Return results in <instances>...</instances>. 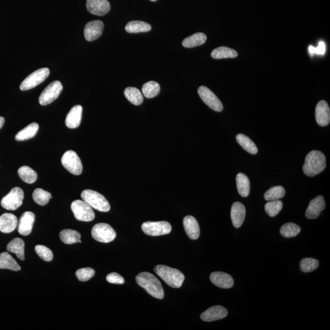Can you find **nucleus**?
Returning a JSON list of instances; mask_svg holds the SVG:
<instances>
[{"label": "nucleus", "mask_w": 330, "mask_h": 330, "mask_svg": "<svg viewBox=\"0 0 330 330\" xmlns=\"http://www.w3.org/2000/svg\"><path fill=\"white\" fill-rule=\"evenodd\" d=\"M137 283L147 292L150 295L157 299L164 297V291L160 281L151 273L142 272L139 273L136 277Z\"/></svg>", "instance_id": "f257e3e1"}, {"label": "nucleus", "mask_w": 330, "mask_h": 330, "mask_svg": "<svg viewBox=\"0 0 330 330\" xmlns=\"http://www.w3.org/2000/svg\"><path fill=\"white\" fill-rule=\"evenodd\" d=\"M326 168V156L319 150H312L306 155L303 166V173L309 177H314Z\"/></svg>", "instance_id": "f03ea898"}, {"label": "nucleus", "mask_w": 330, "mask_h": 330, "mask_svg": "<svg viewBox=\"0 0 330 330\" xmlns=\"http://www.w3.org/2000/svg\"><path fill=\"white\" fill-rule=\"evenodd\" d=\"M154 271L168 286L173 288H180L185 280V276L181 271L168 266L158 265Z\"/></svg>", "instance_id": "7ed1b4c3"}, {"label": "nucleus", "mask_w": 330, "mask_h": 330, "mask_svg": "<svg viewBox=\"0 0 330 330\" xmlns=\"http://www.w3.org/2000/svg\"><path fill=\"white\" fill-rule=\"evenodd\" d=\"M81 198L92 208L100 212H107L110 210L109 201L101 193L96 191L85 190L81 194Z\"/></svg>", "instance_id": "20e7f679"}, {"label": "nucleus", "mask_w": 330, "mask_h": 330, "mask_svg": "<svg viewBox=\"0 0 330 330\" xmlns=\"http://www.w3.org/2000/svg\"><path fill=\"white\" fill-rule=\"evenodd\" d=\"M61 163L69 172L73 175H80L83 172V165L77 153L73 150H68L61 158Z\"/></svg>", "instance_id": "39448f33"}, {"label": "nucleus", "mask_w": 330, "mask_h": 330, "mask_svg": "<svg viewBox=\"0 0 330 330\" xmlns=\"http://www.w3.org/2000/svg\"><path fill=\"white\" fill-rule=\"evenodd\" d=\"M71 209L75 218L81 221H91L95 218L92 207L85 201L75 200L71 204Z\"/></svg>", "instance_id": "423d86ee"}, {"label": "nucleus", "mask_w": 330, "mask_h": 330, "mask_svg": "<svg viewBox=\"0 0 330 330\" xmlns=\"http://www.w3.org/2000/svg\"><path fill=\"white\" fill-rule=\"evenodd\" d=\"M92 237L94 240L101 243H110L115 239L116 233L113 228L107 223L94 225L91 231Z\"/></svg>", "instance_id": "0eeeda50"}, {"label": "nucleus", "mask_w": 330, "mask_h": 330, "mask_svg": "<svg viewBox=\"0 0 330 330\" xmlns=\"http://www.w3.org/2000/svg\"><path fill=\"white\" fill-rule=\"evenodd\" d=\"M50 70L48 68L38 69L28 75L20 86V90L27 91L33 89L43 82L49 75Z\"/></svg>", "instance_id": "6e6552de"}, {"label": "nucleus", "mask_w": 330, "mask_h": 330, "mask_svg": "<svg viewBox=\"0 0 330 330\" xmlns=\"http://www.w3.org/2000/svg\"><path fill=\"white\" fill-rule=\"evenodd\" d=\"M24 198V191L19 187H15L1 199V205L5 209L15 211L22 205Z\"/></svg>", "instance_id": "1a4fd4ad"}, {"label": "nucleus", "mask_w": 330, "mask_h": 330, "mask_svg": "<svg viewBox=\"0 0 330 330\" xmlns=\"http://www.w3.org/2000/svg\"><path fill=\"white\" fill-rule=\"evenodd\" d=\"M142 229L147 235L150 236H160L170 234L172 227L167 221H147L143 223Z\"/></svg>", "instance_id": "9d476101"}, {"label": "nucleus", "mask_w": 330, "mask_h": 330, "mask_svg": "<svg viewBox=\"0 0 330 330\" xmlns=\"http://www.w3.org/2000/svg\"><path fill=\"white\" fill-rule=\"evenodd\" d=\"M63 88L62 84L60 81H54L51 83L40 94L39 98V104L45 106L52 103L60 95Z\"/></svg>", "instance_id": "9b49d317"}, {"label": "nucleus", "mask_w": 330, "mask_h": 330, "mask_svg": "<svg viewBox=\"0 0 330 330\" xmlns=\"http://www.w3.org/2000/svg\"><path fill=\"white\" fill-rule=\"evenodd\" d=\"M199 97L202 101L205 103L207 106L214 111L217 112L221 111L223 110V106L213 92L210 90L206 86H201L199 87L198 90Z\"/></svg>", "instance_id": "f8f14e48"}, {"label": "nucleus", "mask_w": 330, "mask_h": 330, "mask_svg": "<svg viewBox=\"0 0 330 330\" xmlns=\"http://www.w3.org/2000/svg\"><path fill=\"white\" fill-rule=\"evenodd\" d=\"M104 28V25L101 20H94V21L89 22L84 27V37L89 42L93 41L101 37L103 33Z\"/></svg>", "instance_id": "ddd939ff"}, {"label": "nucleus", "mask_w": 330, "mask_h": 330, "mask_svg": "<svg viewBox=\"0 0 330 330\" xmlns=\"http://www.w3.org/2000/svg\"><path fill=\"white\" fill-rule=\"evenodd\" d=\"M315 116L317 124L320 126L326 127L330 121V110L327 102L321 101L317 104Z\"/></svg>", "instance_id": "4468645a"}, {"label": "nucleus", "mask_w": 330, "mask_h": 330, "mask_svg": "<svg viewBox=\"0 0 330 330\" xmlns=\"http://www.w3.org/2000/svg\"><path fill=\"white\" fill-rule=\"evenodd\" d=\"M86 7L91 14L102 16L110 11V4L107 0H86Z\"/></svg>", "instance_id": "2eb2a0df"}, {"label": "nucleus", "mask_w": 330, "mask_h": 330, "mask_svg": "<svg viewBox=\"0 0 330 330\" xmlns=\"http://www.w3.org/2000/svg\"><path fill=\"white\" fill-rule=\"evenodd\" d=\"M326 204L324 197L318 196L310 202L306 211V217L308 219L318 218L320 214L326 208Z\"/></svg>", "instance_id": "dca6fc26"}, {"label": "nucleus", "mask_w": 330, "mask_h": 330, "mask_svg": "<svg viewBox=\"0 0 330 330\" xmlns=\"http://www.w3.org/2000/svg\"><path fill=\"white\" fill-rule=\"evenodd\" d=\"M227 309L221 306H214L201 314V319L205 322H213L225 318L227 316Z\"/></svg>", "instance_id": "f3484780"}, {"label": "nucleus", "mask_w": 330, "mask_h": 330, "mask_svg": "<svg viewBox=\"0 0 330 330\" xmlns=\"http://www.w3.org/2000/svg\"><path fill=\"white\" fill-rule=\"evenodd\" d=\"M35 220V215L32 212H26L20 217L18 231L22 235H28L32 231Z\"/></svg>", "instance_id": "a211bd4d"}, {"label": "nucleus", "mask_w": 330, "mask_h": 330, "mask_svg": "<svg viewBox=\"0 0 330 330\" xmlns=\"http://www.w3.org/2000/svg\"><path fill=\"white\" fill-rule=\"evenodd\" d=\"M212 283L217 287L222 289L231 288L234 285V280L231 275L226 273L216 272L210 276Z\"/></svg>", "instance_id": "6ab92c4d"}, {"label": "nucleus", "mask_w": 330, "mask_h": 330, "mask_svg": "<svg viewBox=\"0 0 330 330\" xmlns=\"http://www.w3.org/2000/svg\"><path fill=\"white\" fill-rule=\"evenodd\" d=\"M246 210L244 204L239 202H236L232 204L231 211V217L232 224L236 228H239L244 222Z\"/></svg>", "instance_id": "aec40b11"}, {"label": "nucleus", "mask_w": 330, "mask_h": 330, "mask_svg": "<svg viewBox=\"0 0 330 330\" xmlns=\"http://www.w3.org/2000/svg\"><path fill=\"white\" fill-rule=\"evenodd\" d=\"M184 229L188 237L192 240L198 239L200 235V228L198 221L194 217L186 216L183 221Z\"/></svg>", "instance_id": "412c9836"}, {"label": "nucleus", "mask_w": 330, "mask_h": 330, "mask_svg": "<svg viewBox=\"0 0 330 330\" xmlns=\"http://www.w3.org/2000/svg\"><path fill=\"white\" fill-rule=\"evenodd\" d=\"M18 220L14 215L9 213L2 214L0 217V231L8 234L13 232L17 226Z\"/></svg>", "instance_id": "4be33fe9"}, {"label": "nucleus", "mask_w": 330, "mask_h": 330, "mask_svg": "<svg viewBox=\"0 0 330 330\" xmlns=\"http://www.w3.org/2000/svg\"><path fill=\"white\" fill-rule=\"evenodd\" d=\"M83 108L81 106H75L72 108L66 116L65 123L70 129H76L81 123Z\"/></svg>", "instance_id": "5701e85b"}, {"label": "nucleus", "mask_w": 330, "mask_h": 330, "mask_svg": "<svg viewBox=\"0 0 330 330\" xmlns=\"http://www.w3.org/2000/svg\"><path fill=\"white\" fill-rule=\"evenodd\" d=\"M7 250L9 252L14 253L19 259L25 260V243L20 238H15L9 242L7 245Z\"/></svg>", "instance_id": "b1692460"}, {"label": "nucleus", "mask_w": 330, "mask_h": 330, "mask_svg": "<svg viewBox=\"0 0 330 330\" xmlns=\"http://www.w3.org/2000/svg\"><path fill=\"white\" fill-rule=\"evenodd\" d=\"M39 124L36 123V122L28 125V126L20 130L15 135V140L18 141V142H22V141L30 140L31 138L35 137L38 130H39Z\"/></svg>", "instance_id": "393cba45"}, {"label": "nucleus", "mask_w": 330, "mask_h": 330, "mask_svg": "<svg viewBox=\"0 0 330 330\" xmlns=\"http://www.w3.org/2000/svg\"><path fill=\"white\" fill-rule=\"evenodd\" d=\"M0 268L15 271V272L21 270V268L15 261L14 258L6 252L2 253L0 255Z\"/></svg>", "instance_id": "a878e982"}, {"label": "nucleus", "mask_w": 330, "mask_h": 330, "mask_svg": "<svg viewBox=\"0 0 330 330\" xmlns=\"http://www.w3.org/2000/svg\"><path fill=\"white\" fill-rule=\"evenodd\" d=\"M207 40L204 33H197L185 38L183 41V45L185 48H193L204 44Z\"/></svg>", "instance_id": "bb28decb"}, {"label": "nucleus", "mask_w": 330, "mask_h": 330, "mask_svg": "<svg viewBox=\"0 0 330 330\" xmlns=\"http://www.w3.org/2000/svg\"><path fill=\"white\" fill-rule=\"evenodd\" d=\"M238 192L242 197H247L250 192V183L249 179L243 173H239L236 177Z\"/></svg>", "instance_id": "cd10ccee"}, {"label": "nucleus", "mask_w": 330, "mask_h": 330, "mask_svg": "<svg viewBox=\"0 0 330 330\" xmlns=\"http://www.w3.org/2000/svg\"><path fill=\"white\" fill-rule=\"evenodd\" d=\"M60 239L64 244L71 245L81 243V234L73 229H64L60 232Z\"/></svg>", "instance_id": "c85d7f7f"}, {"label": "nucleus", "mask_w": 330, "mask_h": 330, "mask_svg": "<svg viewBox=\"0 0 330 330\" xmlns=\"http://www.w3.org/2000/svg\"><path fill=\"white\" fill-rule=\"evenodd\" d=\"M125 29L129 33H145L151 30L152 27L147 22L134 20L128 23Z\"/></svg>", "instance_id": "c756f323"}, {"label": "nucleus", "mask_w": 330, "mask_h": 330, "mask_svg": "<svg viewBox=\"0 0 330 330\" xmlns=\"http://www.w3.org/2000/svg\"><path fill=\"white\" fill-rule=\"evenodd\" d=\"M124 95L130 103L140 106L143 102V95L139 89L134 87H128L124 91Z\"/></svg>", "instance_id": "7c9ffc66"}, {"label": "nucleus", "mask_w": 330, "mask_h": 330, "mask_svg": "<svg viewBox=\"0 0 330 330\" xmlns=\"http://www.w3.org/2000/svg\"><path fill=\"white\" fill-rule=\"evenodd\" d=\"M236 140L238 143L241 146L243 149H245L251 154H257L258 152L257 147L250 138L244 134L237 135Z\"/></svg>", "instance_id": "2f4dec72"}, {"label": "nucleus", "mask_w": 330, "mask_h": 330, "mask_svg": "<svg viewBox=\"0 0 330 330\" xmlns=\"http://www.w3.org/2000/svg\"><path fill=\"white\" fill-rule=\"evenodd\" d=\"M18 175L22 180L27 183H35L37 179V173L29 166H24L18 170Z\"/></svg>", "instance_id": "473e14b6"}, {"label": "nucleus", "mask_w": 330, "mask_h": 330, "mask_svg": "<svg viewBox=\"0 0 330 330\" xmlns=\"http://www.w3.org/2000/svg\"><path fill=\"white\" fill-rule=\"evenodd\" d=\"M238 53L235 50L227 47H220L212 51L211 56L214 59L234 58L237 57Z\"/></svg>", "instance_id": "72a5a7b5"}, {"label": "nucleus", "mask_w": 330, "mask_h": 330, "mask_svg": "<svg viewBox=\"0 0 330 330\" xmlns=\"http://www.w3.org/2000/svg\"><path fill=\"white\" fill-rule=\"evenodd\" d=\"M160 86L156 81H150L145 83L142 87L143 96L147 99H152L159 94Z\"/></svg>", "instance_id": "f704fd0d"}, {"label": "nucleus", "mask_w": 330, "mask_h": 330, "mask_svg": "<svg viewBox=\"0 0 330 330\" xmlns=\"http://www.w3.org/2000/svg\"><path fill=\"white\" fill-rule=\"evenodd\" d=\"M285 189L282 186H275L266 191L264 198L266 201L279 200L285 196Z\"/></svg>", "instance_id": "c9c22d12"}, {"label": "nucleus", "mask_w": 330, "mask_h": 330, "mask_svg": "<svg viewBox=\"0 0 330 330\" xmlns=\"http://www.w3.org/2000/svg\"><path fill=\"white\" fill-rule=\"evenodd\" d=\"M52 198V194L42 188H37L33 193V198L35 203L40 206H45Z\"/></svg>", "instance_id": "e433bc0d"}, {"label": "nucleus", "mask_w": 330, "mask_h": 330, "mask_svg": "<svg viewBox=\"0 0 330 330\" xmlns=\"http://www.w3.org/2000/svg\"><path fill=\"white\" fill-rule=\"evenodd\" d=\"M300 231V227L293 222L284 224L280 229L281 234L286 238L296 237Z\"/></svg>", "instance_id": "4c0bfd02"}, {"label": "nucleus", "mask_w": 330, "mask_h": 330, "mask_svg": "<svg viewBox=\"0 0 330 330\" xmlns=\"http://www.w3.org/2000/svg\"><path fill=\"white\" fill-rule=\"evenodd\" d=\"M283 207L282 201L280 200L270 201L266 203L265 210L268 216L271 217H274L280 213L281 209H283Z\"/></svg>", "instance_id": "58836bf2"}, {"label": "nucleus", "mask_w": 330, "mask_h": 330, "mask_svg": "<svg viewBox=\"0 0 330 330\" xmlns=\"http://www.w3.org/2000/svg\"><path fill=\"white\" fill-rule=\"evenodd\" d=\"M319 265L318 260L313 258H304L300 261V267L303 272L308 273L317 269Z\"/></svg>", "instance_id": "ea45409f"}, {"label": "nucleus", "mask_w": 330, "mask_h": 330, "mask_svg": "<svg viewBox=\"0 0 330 330\" xmlns=\"http://www.w3.org/2000/svg\"><path fill=\"white\" fill-rule=\"evenodd\" d=\"M37 255L45 261L50 262L53 258V253L49 248L43 245H37L35 247Z\"/></svg>", "instance_id": "a19ab883"}, {"label": "nucleus", "mask_w": 330, "mask_h": 330, "mask_svg": "<svg viewBox=\"0 0 330 330\" xmlns=\"http://www.w3.org/2000/svg\"><path fill=\"white\" fill-rule=\"evenodd\" d=\"M95 275V271L92 268H83L78 269L76 272V277L79 281L85 282L89 281Z\"/></svg>", "instance_id": "79ce46f5"}, {"label": "nucleus", "mask_w": 330, "mask_h": 330, "mask_svg": "<svg viewBox=\"0 0 330 330\" xmlns=\"http://www.w3.org/2000/svg\"><path fill=\"white\" fill-rule=\"evenodd\" d=\"M107 281L110 283L122 285L124 283V279L117 273H111L107 276Z\"/></svg>", "instance_id": "37998d69"}, {"label": "nucleus", "mask_w": 330, "mask_h": 330, "mask_svg": "<svg viewBox=\"0 0 330 330\" xmlns=\"http://www.w3.org/2000/svg\"><path fill=\"white\" fill-rule=\"evenodd\" d=\"M309 52L311 56H313L314 53L318 55H324L326 52V45L324 42H320L318 47L317 48L314 47L313 46L310 45L309 47Z\"/></svg>", "instance_id": "c03bdc74"}, {"label": "nucleus", "mask_w": 330, "mask_h": 330, "mask_svg": "<svg viewBox=\"0 0 330 330\" xmlns=\"http://www.w3.org/2000/svg\"><path fill=\"white\" fill-rule=\"evenodd\" d=\"M4 117H2L1 116H0V129H1L2 126H3V125L4 124Z\"/></svg>", "instance_id": "a18cd8bd"}, {"label": "nucleus", "mask_w": 330, "mask_h": 330, "mask_svg": "<svg viewBox=\"0 0 330 330\" xmlns=\"http://www.w3.org/2000/svg\"><path fill=\"white\" fill-rule=\"evenodd\" d=\"M150 1H157V0H150Z\"/></svg>", "instance_id": "49530a36"}]
</instances>
